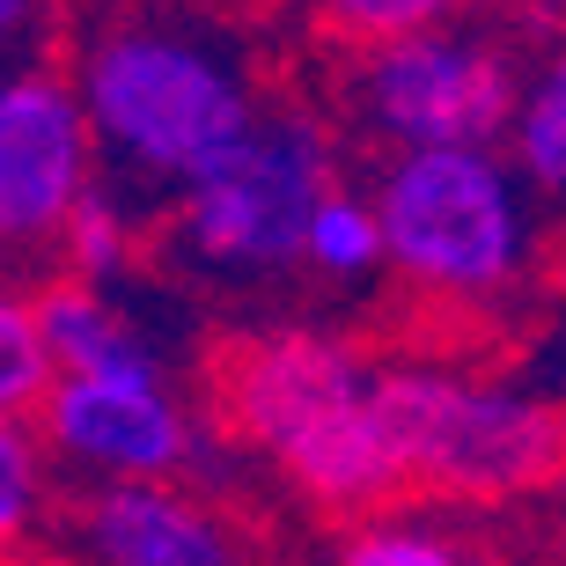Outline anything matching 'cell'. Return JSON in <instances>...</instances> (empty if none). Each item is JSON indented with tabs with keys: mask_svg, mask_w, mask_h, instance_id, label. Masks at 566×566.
Segmentation results:
<instances>
[{
	"mask_svg": "<svg viewBox=\"0 0 566 566\" xmlns=\"http://www.w3.org/2000/svg\"><path fill=\"white\" fill-rule=\"evenodd\" d=\"M82 104L88 126L104 133L126 163L155 177H199L251 140V88L243 66L207 38H185L169 22L104 30L82 52Z\"/></svg>",
	"mask_w": 566,
	"mask_h": 566,
	"instance_id": "6da1fadb",
	"label": "cell"
},
{
	"mask_svg": "<svg viewBox=\"0 0 566 566\" xmlns=\"http://www.w3.org/2000/svg\"><path fill=\"white\" fill-rule=\"evenodd\" d=\"M376 405L405 479L434 485V493L501 501V493L545 485L566 463V412L523 390H501V382L398 368V376H376Z\"/></svg>",
	"mask_w": 566,
	"mask_h": 566,
	"instance_id": "7a4b0ae2",
	"label": "cell"
},
{
	"mask_svg": "<svg viewBox=\"0 0 566 566\" xmlns=\"http://www.w3.org/2000/svg\"><path fill=\"white\" fill-rule=\"evenodd\" d=\"M376 213L390 258L427 287H493L523 258V207L485 147H412Z\"/></svg>",
	"mask_w": 566,
	"mask_h": 566,
	"instance_id": "3957f363",
	"label": "cell"
},
{
	"mask_svg": "<svg viewBox=\"0 0 566 566\" xmlns=\"http://www.w3.org/2000/svg\"><path fill=\"white\" fill-rule=\"evenodd\" d=\"M324 155L302 126H258L213 169L185 185V235L207 265H287L310 251L316 207H324Z\"/></svg>",
	"mask_w": 566,
	"mask_h": 566,
	"instance_id": "277c9868",
	"label": "cell"
},
{
	"mask_svg": "<svg viewBox=\"0 0 566 566\" xmlns=\"http://www.w3.org/2000/svg\"><path fill=\"white\" fill-rule=\"evenodd\" d=\"M360 96L412 147H479L485 133L507 126L515 82H507L501 52H485L479 38L412 30V38H390L368 52Z\"/></svg>",
	"mask_w": 566,
	"mask_h": 566,
	"instance_id": "5b68a950",
	"label": "cell"
},
{
	"mask_svg": "<svg viewBox=\"0 0 566 566\" xmlns=\"http://www.w3.org/2000/svg\"><path fill=\"white\" fill-rule=\"evenodd\" d=\"M88 104L52 74L0 88V229L44 235L66 229L88 199Z\"/></svg>",
	"mask_w": 566,
	"mask_h": 566,
	"instance_id": "8992f818",
	"label": "cell"
},
{
	"mask_svg": "<svg viewBox=\"0 0 566 566\" xmlns=\"http://www.w3.org/2000/svg\"><path fill=\"white\" fill-rule=\"evenodd\" d=\"M368 368H360L338 338H316V332H273V338H251L221 360V405L229 420L243 427L251 441L265 449H287L302 427H316L332 405L360 398L368 390Z\"/></svg>",
	"mask_w": 566,
	"mask_h": 566,
	"instance_id": "52a82bcc",
	"label": "cell"
},
{
	"mask_svg": "<svg viewBox=\"0 0 566 566\" xmlns=\"http://www.w3.org/2000/svg\"><path fill=\"white\" fill-rule=\"evenodd\" d=\"M52 434L88 463H111L126 479H155L185 457V420L163 398V382H60L52 390Z\"/></svg>",
	"mask_w": 566,
	"mask_h": 566,
	"instance_id": "ba28073f",
	"label": "cell"
},
{
	"mask_svg": "<svg viewBox=\"0 0 566 566\" xmlns=\"http://www.w3.org/2000/svg\"><path fill=\"white\" fill-rule=\"evenodd\" d=\"M96 566H235V545L155 479L104 485L82 515Z\"/></svg>",
	"mask_w": 566,
	"mask_h": 566,
	"instance_id": "9c48e42d",
	"label": "cell"
},
{
	"mask_svg": "<svg viewBox=\"0 0 566 566\" xmlns=\"http://www.w3.org/2000/svg\"><path fill=\"white\" fill-rule=\"evenodd\" d=\"M38 332L60 360V382H155V354L133 324L96 302L88 287H52L38 302Z\"/></svg>",
	"mask_w": 566,
	"mask_h": 566,
	"instance_id": "30bf717a",
	"label": "cell"
},
{
	"mask_svg": "<svg viewBox=\"0 0 566 566\" xmlns=\"http://www.w3.org/2000/svg\"><path fill=\"white\" fill-rule=\"evenodd\" d=\"M310 258L324 265V273H368L376 258H390V243H382V213L360 207V199H346V191H332V199L316 207Z\"/></svg>",
	"mask_w": 566,
	"mask_h": 566,
	"instance_id": "8fae6325",
	"label": "cell"
},
{
	"mask_svg": "<svg viewBox=\"0 0 566 566\" xmlns=\"http://www.w3.org/2000/svg\"><path fill=\"white\" fill-rule=\"evenodd\" d=\"M52 376H60V360H52V346H44V332H38V310L8 302V310H0V405L22 412L30 398H52V390H60Z\"/></svg>",
	"mask_w": 566,
	"mask_h": 566,
	"instance_id": "7c38bea8",
	"label": "cell"
},
{
	"mask_svg": "<svg viewBox=\"0 0 566 566\" xmlns=\"http://www.w3.org/2000/svg\"><path fill=\"white\" fill-rule=\"evenodd\" d=\"M515 140H523V169L537 177V185H566V60L545 66L537 88L523 96Z\"/></svg>",
	"mask_w": 566,
	"mask_h": 566,
	"instance_id": "4fadbf2b",
	"label": "cell"
},
{
	"mask_svg": "<svg viewBox=\"0 0 566 566\" xmlns=\"http://www.w3.org/2000/svg\"><path fill=\"white\" fill-rule=\"evenodd\" d=\"M66 258H74V273L82 280H111L118 273V258H126V221L111 207L104 191H88L74 221H66Z\"/></svg>",
	"mask_w": 566,
	"mask_h": 566,
	"instance_id": "5bb4252c",
	"label": "cell"
},
{
	"mask_svg": "<svg viewBox=\"0 0 566 566\" xmlns=\"http://www.w3.org/2000/svg\"><path fill=\"white\" fill-rule=\"evenodd\" d=\"M346 566H463L449 545H434V537H412V530H382V537H360L354 552H346Z\"/></svg>",
	"mask_w": 566,
	"mask_h": 566,
	"instance_id": "9a60e30c",
	"label": "cell"
},
{
	"mask_svg": "<svg viewBox=\"0 0 566 566\" xmlns=\"http://www.w3.org/2000/svg\"><path fill=\"white\" fill-rule=\"evenodd\" d=\"M0 523L8 530L30 523V441H22L15 427L0 434Z\"/></svg>",
	"mask_w": 566,
	"mask_h": 566,
	"instance_id": "2e32d148",
	"label": "cell"
}]
</instances>
